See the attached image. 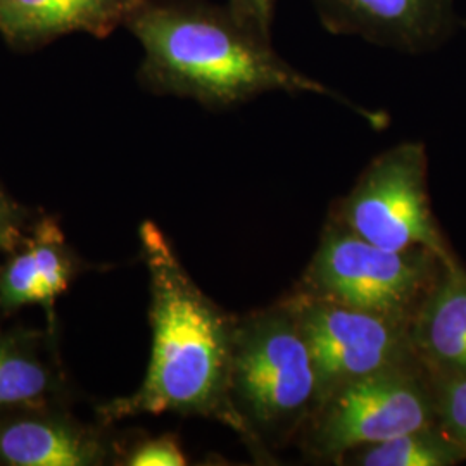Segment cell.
Wrapping results in <instances>:
<instances>
[{"instance_id": "6", "label": "cell", "mask_w": 466, "mask_h": 466, "mask_svg": "<svg viewBox=\"0 0 466 466\" xmlns=\"http://www.w3.org/2000/svg\"><path fill=\"white\" fill-rule=\"evenodd\" d=\"M337 223L383 249H427L442 263L454 259L429 204L421 142H402L379 154L344 200Z\"/></svg>"}, {"instance_id": "19", "label": "cell", "mask_w": 466, "mask_h": 466, "mask_svg": "<svg viewBox=\"0 0 466 466\" xmlns=\"http://www.w3.org/2000/svg\"><path fill=\"white\" fill-rule=\"evenodd\" d=\"M13 248H15V244H13L7 237H4V235L0 233V256H4L5 252H9Z\"/></svg>"}, {"instance_id": "10", "label": "cell", "mask_w": 466, "mask_h": 466, "mask_svg": "<svg viewBox=\"0 0 466 466\" xmlns=\"http://www.w3.org/2000/svg\"><path fill=\"white\" fill-rule=\"evenodd\" d=\"M84 259L71 249L59 223L38 218L0 263V319L28 306L46 311L47 327L57 329L56 306L78 275Z\"/></svg>"}, {"instance_id": "17", "label": "cell", "mask_w": 466, "mask_h": 466, "mask_svg": "<svg viewBox=\"0 0 466 466\" xmlns=\"http://www.w3.org/2000/svg\"><path fill=\"white\" fill-rule=\"evenodd\" d=\"M277 0H230L228 7L254 34L271 40V23Z\"/></svg>"}, {"instance_id": "4", "label": "cell", "mask_w": 466, "mask_h": 466, "mask_svg": "<svg viewBox=\"0 0 466 466\" xmlns=\"http://www.w3.org/2000/svg\"><path fill=\"white\" fill-rule=\"evenodd\" d=\"M441 267L431 250L383 249L335 223L323 235L299 292L411 323Z\"/></svg>"}, {"instance_id": "9", "label": "cell", "mask_w": 466, "mask_h": 466, "mask_svg": "<svg viewBox=\"0 0 466 466\" xmlns=\"http://www.w3.org/2000/svg\"><path fill=\"white\" fill-rule=\"evenodd\" d=\"M315 5L329 32L406 54L439 49L458 23L454 0H315Z\"/></svg>"}, {"instance_id": "11", "label": "cell", "mask_w": 466, "mask_h": 466, "mask_svg": "<svg viewBox=\"0 0 466 466\" xmlns=\"http://www.w3.org/2000/svg\"><path fill=\"white\" fill-rule=\"evenodd\" d=\"M73 400L57 330L4 327L0 319V413L71 408Z\"/></svg>"}, {"instance_id": "14", "label": "cell", "mask_w": 466, "mask_h": 466, "mask_svg": "<svg viewBox=\"0 0 466 466\" xmlns=\"http://www.w3.org/2000/svg\"><path fill=\"white\" fill-rule=\"evenodd\" d=\"M344 460L363 466H450L466 460V454L435 423L352 451Z\"/></svg>"}, {"instance_id": "15", "label": "cell", "mask_w": 466, "mask_h": 466, "mask_svg": "<svg viewBox=\"0 0 466 466\" xmlns=\"http://www.w3.org/2000/svg\"><path fill=\"white\" fill-rule=\"evenodd\" d=\"M439 427L466 454V375H429Z\"/></svg>"}, {"instance_id": "1", "label": "cell", "mask_w": 466, "mask_h": 466, "mask_svg": "<svg viewBox=\"0 0 466 466\" xmlns=\"http://www.w3.org/2000/svg\"><path fill=\"white\" fill-rule=\"evenodd\" d=\"M138 237L149 273V367L130 396L97 406V418L113 425L177 413L215 418L244 435L230 396L237 319L204 294L154 221H144Z\"/></svg>"}, {"instance_id": "3", "label": "cell", "mask_w": 466, "mask_h": 466, "mask_svg": "<svg viewBox=\"0 0 466 466\" xmlns=\"http://www.w3.org/2000/svg\"><path fill=\"white\" fill-rule=\"evenodd\" d=\"M230 396L252 439L296 432L315 411L317 370L289 300L237 319Z\"/></svg>"}, {"instance_id": "7", "label": "cell", "mask_w": 466, "mask_h": 466, "mask_svg": "<svg viewBox=\"0 0 466 466\" xmlns=\"http://www.w3.org/2000/svg\"><path fill=\"white\" fill-rule=\"evenodd\" d=\"M292 306L318 377V404L340 385L418 361L411 323L296 292Z\"/></svg>"}, {"instance_id": "18", "label": "cell", "mask_w": 466, "mask_h": 466, "mask_svg": "<svg viewBox=\"0 0 466 466\" xmlns=\"http://www.w3.org/2000/svg\"><path fill=\"white\" fill-rule=\"evenodd\" d=\"M32 223L28 211L0 188V233L17 246Z\"/></svg>"}, {"instance_id": "13", "label": "cell", "mask_w": 466, "mask_h": 466, "mask_svg": "<svg viewBox=\"0 0 466 466\" xmlns=\"http://www.w3.org/2000/svg\"><path fill=\"white\" fill-rule=\"evenodd\" d=\"M144 0H0V32L36 40L71 30H106L130 17Z\"/></svg>"}, {"instance_id": "5", "label": "cell", "mask_w": 466, "mask_h": 466, "mask_svg": "<svg viewBox=\"0 0 466 466\" xmlns=\"http://www.w3.org/2000/svg\"><path fill=\"white\" fill-rule=\"evenodd\" d=\"M306 446L321 460L437 423L432 382L420 361L385 368L340 385L308 418Z\"/></svg>"}, {"instance_id": "20", "label": "cell", "mask_w": 466, "mask_h": 466, "mask_svg": "<svg viewBox=\"0 0 466 466\" xmlns=\"http://www.w3.org/2000/svg\"><path fill=\"white\" fill-rule=\"evenodd\" d=\"M465 25H466V23H465Z\"/></svg>"}, {"instance_id": "16", "label": "cell", "mask_w": 466, "mask_h": 466, "mask_svg": "<svg viewBox=\"0 0 466 466\" xmlns=\"http://www.w3.org/2000/svg\"><path fill=\"white\" fill-rule=\"evenodd\" d=\"M187 456L175 435H157L135 442L130 448L119 446L116 465L125 466H184Z\"/></svg>"}, {"instance_id": "12", "label": "cell", "mask_w": 466, "mask_h": 466, "mask_svg": "<svg viewBox=\"0 0 466 466\" xmlns=\"http://www.w3.org/2000/svg\"><path fill=\"white\" fill-rule=\"evenodd\" d=\"M410 335L429 375H466V269L456 259L442 263Z\"/></svg>"}, {"instance_id": "8", "label": "cell", "mask_w": 466, "mask_h": 466, "mask_svg": "<svg viewBox=\"0 0 466 466\" xmlns=\"http://www.w3.org/2000/svg\"><path fill=\"white\" fill-rule=\"evenodd\" d=\"M109 423L82 421L71 408L0 413V466L116 465Z\"/></svg>"}, {"instance_id": "2", "label": "cell", "mask_w": 466, "mask_h": 466, "mask_svg": "<svg viewBox=\"0 0 466 466\" xmlns=\"http://www.w3.org/2000/svg\"><path fill=\"white\" fill-rule=\"evenodd\" d=\"M146 50L144 78L167 94L230 107L268 92L315 94L339 100L380 125V115L354 106L327 85L298 71L228 9L144 0L128 17Z\"/></svg>"}]
</instances>
